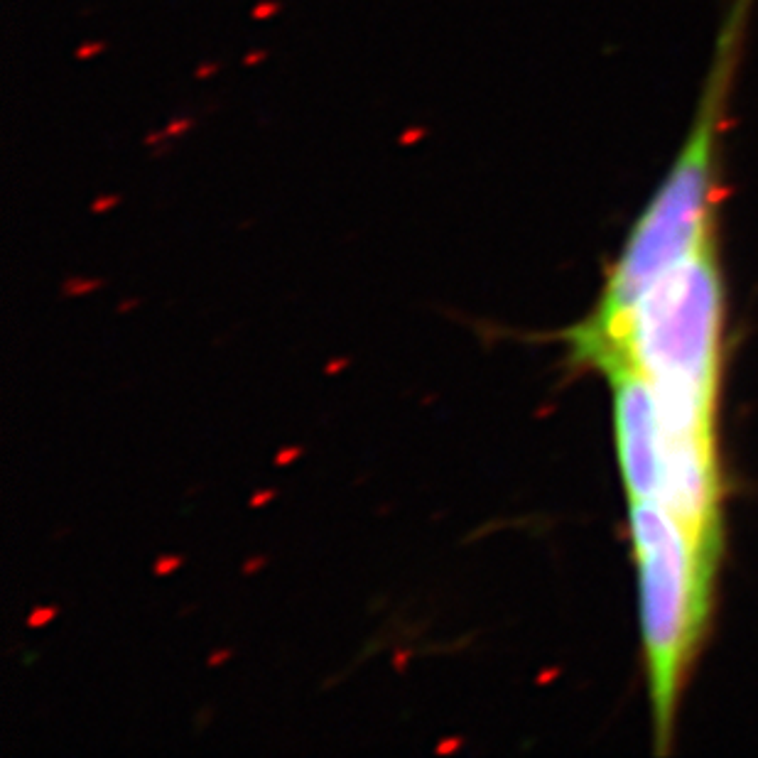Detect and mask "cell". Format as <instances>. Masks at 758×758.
Here are the masks:
<instances>
[{
	"mask_svg": "<svg viewBox=\"0 0 758 758\" xmlns=\"http://www.w3.org/2000/svg\"><path fill=\"white\" fill-rule=\"evenodd\" d=\"M753 3L731 0L685 140L631 226L596 307L585 322L565 332L574 364L601 373L613 368L621 359L624 326L635 302L675 265L717 238L722 140Z\"/></svg>",
	"mask_w": 758,
	"mask_h": 758,
	"instance_id": "cell-1",
	"label": "cell"
},
{
	"mask_svg": "<svg viewBox=\"0 0 758 758\" xmlns=\"http://www.w3.org/2000/svg\"><path fill=\"white\" fill-rule=\"evenodd\" d=\"M722 359L724 277L712 238L635 302L616 366L643 373L665 439H714Z\"/></svg>",
	"mask_w": 758,
	"mask_h": 758,
	"instance_id": "cell-2",
	"label": "cell"
},
{
	"mask_svg": "<svg viewBox=\"0 0 758 758\" xmlns=\"http://www.w3.org/2000/svg\"><path fill=\"white\" fill-rule=\"evenodd\" d=\"M629 530L638 572L653 741L665 753L680 692L707 626L717 567L699 555L680 518L655 498L629 501Z\"/></svg>",
	"mask_w": 758,
	"mask_h": 758,
	"instance_id": "cell-3",
	"label": "cell"
},
{
	"mask_svg": "<svg viewBox=\"0 0 758 758\" xmlns=\"http://www.w3.org/2000/svg\"><path fill=\"white\" fill-rule=\"evenodd\" d=\"M613 398V434L618 469L629 501L657 498L663 478V432L655 398L638 368L631 364L604 373Z\"/></svg>",
	"mask_w": 758,
	"mask_h": 758,
	"instance_id": "cell-4",
	"label": "cell"
},
{
	"mask_svg": "<svg viewBox=\"0 0 758 758\" xmlns=\"http://www.w3.org/2000/svg\"><path fill=\"white\" fill-rule=\"evenodd\" d=\"M277 10H280V6H277L275 0H265V3H258V6L253 8V17L255 20H268V17L277 15Z\"/></svg>",
	"mask_w": 758,
	"mask_h": 758,
	"instance_id": "cell-5",
	"label": "cell"
},
{
	"mask_svg": "<svg viewBox=\"0 0 758 758\" xmlns=\"http://www.w3.org/2000/svg\"><path fill=\"white\" fill-rule=\"evenodd\" d=\"M189 128H191V118H187L185 116V118H172L169 120V125L165 128V133L167 135H182V133H187Z\"/></svg>",
	"mask_w": 758,
	"mask_h": 758,
	"instance_id": "cell-6",
	"label": "cell"
},
{
	"mask_svg": "<svg viewBox=\"0 0 758 758\" xmlns=\"http://www.w3.org/2000/svg\"><path fill=\"white\" fill-rule=\"evenodd\" d=\"M101 50H103L101 42H86V45H81L79 50H76V56H79V59H91V56L101 54Z\"/></svg>",
	"mask_w": 758,
	"mask_h": 758,
	"instance_id": "cell-7",
	"label": "cell"
},
{
	"mask_svg": "<svg viewBox=\"0 0 758 758\" xmlns=\"http://www.w3.org/2000/svg\"><path fill=\"white\" fill-rule=\"evenodd\" d=\"M420 138H425V130L422 128H408L403 133V138H400V143H403V145H410V143H417Z\"/></svg>",
	"mask_w": 758,
	"mask_h": 758,
	"instance_id": "cell-8",
	"label": "cell"
},
{
	"mask_svg": "<svg viewBox=\"0 0 758 758\" xmlns=\"http://www.w3.org/2000/svg\"><path fill=\"white\" fill-rule=\"evenodd\" d=\"M216 69H219L216 64H202V67L197 69V76H199V79H207V76H211Z\"/></svg>",
	"mask_w": 758,
	"mask_h": 758,
	"instance_id": "cell-9",
	"label": "cell"
},
{
	"mask_svg": "<svg viewBox=\"0 0 758 758\" xmlns=\"http://www.w3.org/2000/svg\"><path fill=\"white\" fill-rule=\"evenodd\" d=\"M263 59H265V52H253V54L246 56V64L251 67V64H258V62H263Z\"/></svg>",
	"mask_w": 758,
	"mask_h": 758,
	"instance_id": "cell-10",
	"label": "cell"
},
{
	"mask_svg": "<svg viewBox=\"0 0 758 758\" xmlns=\"http://www.w3.org/2000/svg\"><path fill=\"white\" fill-rule=\"evenodd\" d=\"M116 202H118V197H108V199H101V202H96L94 207H96V211H106L103 207H108V204H116Z\"/></svg>",
	"mask_w": 758,
	"mask_h": 758,
	"instance_id": "cell-11",
	"label": "cell"
}]
</instances>
